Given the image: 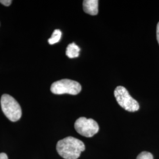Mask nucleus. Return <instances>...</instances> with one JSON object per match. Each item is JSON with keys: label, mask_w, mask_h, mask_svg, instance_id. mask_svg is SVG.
I'll list each match as a JSON object with an SVG mask.
<instances>
[{"label": "nucleus", "mask_w": 159, "mask_h": 159, "mask_svg": "<svg viewBox=\"0 0 159 159\" xmlns=\"http://www.w3.org/2000/svg\"><path fill=\"white\" fill-rule=\"evenodd\" d=\"M57 152L64 159H77L85 150V145L82 141L73 137H67L58 141Z\"/></svg>", "instance_id": "1"}, {"label": "nucleus", "mask_w": 159, "mask_h": 159, "mask_svg": "<svg viewBox=\"0 0 159 159\" xmlns=\"http://www.w3.org/2000/svg\"><path fill=\"white\" fill-rule=\"evenodd\" d=\"M1 106L2 112L10 121L15 122L20 119L21 108L14 98L8 94H3L1 98Z\"/></svg>", "instance_id": "2"}, {"label": "nucleus", "mask_w": 159, "mask_h": 159, "mask_svg": "<svg viewBox=\"0 0 159 159\" xmlns=\"http://www.w3.org/2000/svg\"><path fill=\"white\" fill-rule=\"evenodd\" d=\"M114 96L118 104L125 110L130 112L139 110V103L131 96L125 87L123 86L117 87L114 90Z\"/></svg>", "instance_id": "3"}, {"label": "nucleus", "mask_w": 159, "mask_h": 159, "mask_svg": "<svg viewBox=\"0 0 159 159\" xmlns=\"http://www.w3.org/2000/svg\"><path fill=\"white\" fill-rule=\"evenodd\" d=\"M81 90V86L79 83L71 80H61L53 83L51 86V91L55 94L77 95Z\"/></svg>", "instance_id": "4"}, {"label": "nucleus", "mask_w": 159, "mask_h": 159, "mask_svg": "<svg viewBox=\"0 0 159 159\" xmlns=\"http://www.w3.org/2000/svg\"><path fill=\"white\" fill-rule=\"evenodd\" d=\"M74 128L80 134L86 137L94 136L99 130V126L95 120L84 117H80L75 121Z\"/></svg>", "instance_id": "5"}, {"label": "nucleus", "mask_w": 159, "mask_h": 159, "mask_svg": "<svg viewBox=\"0 0 159 159\" xmlns=\"http://www.w3.org/2000/svg\"><path fill=\"white\" fill-rule=\"evenodd\" d=\"M98 1L85 0L83 1V9L85 13L91 16H96L98 11Z\"/></svg>", "instance_id": "6"}, {"label": "nucleus", "mask_w": 159, "mask_h": 159, "mask_svg": "<svg viewBox=\"0 0 159 159\" xmlns=\"http://www.w3.org/2000/svg\"><path fill=\"white\" fill-rule=\"evenodd\" d=\"M80 48L79 47L73 43L70 44L66 49V56L70 58H77L79 56Z\"/></svg>", "instance_id": "7"}, {"label": "nucleus", "mask_w": 159, "mask_h": 159, "mask_svg": "<svg viewBox=\"0 0 159 159\" xmlns=\"http://www.w3.org/2000/svg\"><path fill=\"white\" fill-rule=\"evenodd\" d=\"M62 33L60 30H55L51 35V38L48 40V43L50 45H53L58 43L61 38Z\"/></svg>", "instance_id": "8"}, {"label": "nucleus", "mask_w": 159, "mask_h": 159, "mask_svg": "<svg viewBox=\"0 0 159 159\" xmlns=\"http://www.w3.org/2000/svg\"><path fill=\"white\" fill-rule=\"evenodd\" d=\"M136 159H153V156L149 152H143L138 155Z\"/></svg>", "instance_id": "9"}, {"label": "nucleus", "mask_w": 159, "mask_h": 159, "mask_svg": "<svg viewBox=\"0 0 159 159\" xmlns=\"http://www.w3.org/2000/svg\"><path fill=\"white\" fill-rule=\"evenodd\" d=\"M12 2V1L11 0H0V3L6 7L10 6Z\"/></svg>", "instance_id": "10"}, {"label": "nucleus", "mask_w": 159, "mask_h": 159, "mask_svg": "<svg viewBox=\"0 0 159 159\" xmlns=\"http://www.w3.org/2000/svg\"><path fill=\"white\" fill-rule=\"evenodd\" d=\"M0 159H8V158L6 153H0Z\"/></svg>", "instance_id": "11"}, {"label": "nucleus", "mask_w": 159, "mask_h": 159, "mask_svg": "<svg viewBox=\"0 0 159 159\" xmlns=\"http://www.w3.org/2000/svg\"><path fill=\"white\" fill-rule=\"evenodd\" d=\"M157 40L159 43V22L157 26Z\"/></svg>", "instance_id": "12"}]
</instances>
